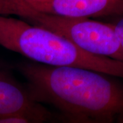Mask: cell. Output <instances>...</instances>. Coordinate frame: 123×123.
<instances>
[{
  "label": "cell",
  "instance_id": "obj_3",
  "mask_svg": "<svg viewBox=\"0 0 123 123\" xmlns=\"http://www.w3.org/2000/svg\"><path fill=\"white\" fill-rule=\"evenodd\" d=\"M0 15L18 17L66 38L87 53L123 62V49L112 24L43 13L21 0H0Z\"/></svg>",
  "mask_w": 123,
  "mask_h": 123
},
{
  "label": "cell",
  "instance_id": "obj_6",
  "mask_svg": "<svg viewBox=\"0 0 123 123\" xmlns=\"http://www.w3.org/2000/svg\"><path fill=\"white\" fill-rule=\"evenodd\" d=\"M60 123H110L103 120L90 118L86 117L73 116L68 115H62Z\"/></svg>",
  "mask_w": 123,
  "mask_h": 123
},
{
  "label": "cell",
  "instance_id": "obj_4",
  "mask_svg": "<svg viewBox=\"0 0 123 123\" xmlns=\"http://www.w3.org/2000/svg\"><path fill=\"white\" fill-rule=\"evenodd\" d=\"M0 117H19L34 123H51V113L35 101L27 89L0 69Z\"/></svg>",
  "mask_w": 123,
  "mask_h": 123
},
{
  "label": "cell",
  "instance_id": "obj_10",
  "mask_svg": "<svg viewBox=\"0 0 123 123\" xmlns=\"http://www.w3.org/2000/svg\"><path fill=\"white\" fill-rule=\"evenodd\" d=\"M120 123H123V120L121 121V122H120Z\"/></svg>",
  "mask_w": 123,
  "mask_h": 123
},
{
  "label": "cell",
  "instance_id": "obj_9",
  "mask_svg": "<svg viewBox=\"0 0 123 123\" xmlns=\"http://www.w3.org/2000/svg\"><path fill=\"white\" fill-rule=\"evenodd\" d=\"M26 2H34V1H46V0H23Z\"/></svg>",
  "mask_w": 123,
  "mask_h": 123
},
{
  "label": "cell",
  "instance_id": "obj_7",
  "mask_svg": "<svg viewBox=\"0 0 123 123\" xmlns=\"http://www.w3.org/2000/svg\"><path fill=\"white\" fill-rule=\"evenodd\" d=\"M112 25L123 49V17L120 18L115 24H112Z\"/></svg>",
  "mask_w": 123,
  "mask_h": 123
},
{
  "label": "cell",
  "instance_id": "obj_5",
  "mask_svg": "<svg viewBox=\"0 0 123 123\" xmlns=\"http://www.w3.org/2000/svg\"><path fill=\"white\" fill-rule=\"evenodd\" d=\"M23 2L36 11L60 17L90 18L123 16V0H46Z\"/></svg>",
  "mask_w": 123,
  "mask_h": 123
},
{
  "label": "cell",
  "instance_id": "obj_1",
  "mask_svg": "<svg viewBox=\"0 0 123 123\" xmlns=\"http://www.w3.org/2000/svg\"><path fill=\"white\" fill-rule=\"evenodd\" d=\"M33 99L60 110L64 115L111 123L123 114V88L107 75L73 66L21 63Z\"/></svg>",
  "mask_w": 123,
  "mask_h": 123
},
{
  "label": "cell",
  "instance_id": "obj_8",
  "mask_svg": "<svg viewBox=\"0 0 123 123\" xmlns=\"http://www.w3.org/2000/svg\"><path fill=\"white\" fill-rule=\"evenodd\" d=\"M0 123H34L19 117H0Z\"/></svg>",
  "mask_w": 123,
  "mask_h": 123
},
{
  "label": "cell",
  "instance_id": "obj_2",
  "mask_svg": "<svg viewBox=\"0 0 123 123\" xmlns=\"http://www.w3.org/2000/svg\"><path fill=\"white\" fill-rule=\"evenodd\" d=\"M0 46L40 64L79 67L123 79V62L87 53L60 36L21 18L0 15Z\"/></svg>",
  "mask_w": 123,
  "mask_h": 123
}]
</instances>
